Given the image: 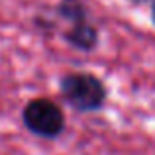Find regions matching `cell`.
Listing matches in <instances>:
<instances>
[{
  "mask_svg": "<svg viewBox=\"0 0 155 155\" xmlns=\"http://www.w3.org/2000/svg\"><path fill=\"white\" fill-rule=\"evenodd\" d=\"M61 96L77 112H96L106 102V87L92 73H69L59 83Z\"/></svg>",
  "mask_w": 155,
  "mask_h": 155,
  "instance_id": "1",
  "label": "cell"
},
{
  "mask_svg": "<svg viewBox=\"0 0 155 155\" xmlns=\"http://www.w3.org/2000/svg\"><path fill=\"white\" fill-rule=\"evenodd\" d=\"M24 126L34 136L53 140L61 136L65 130V114L61 106H57L49 98H34L24 106L22 112Z\"/></svg>",
  "mask_w": 155,
  "mask_h": 155,
  "instance_id": "2",
  "label": "cell"
},
{
  "mask_svg": "<svg viewBox=\"0 0 155 155\" xmlns=\"http://www.w3.org/2000/svg\"><path fill=\"white\" fill-rule=\"evenodd\" d=\"M63 38L69 45L79 49V51H92L98 45V30L88 20L87 22H81V24H73L65 31Z\"/></svg>",
  "mask_w": 155,
  "mask_h": 155,
  "instance_id": "3",
  "label": "cell"
},
{
  "mask_svg": "<svg viewBox=\"0 0 155 155\" xmlns=\"http://www.w3.org/2000/svg\"><path fill=\"white\" fill-rule=\"evenodd\" d=\"M57 14L59 18H63L69 26L73 24H81L88 20V10L87 4L83 0H61L57 4Z\"/></svg>",
  "mask_w": 155,
  "mask_h": 155,
  "instance_id": "4",
  "label": "cell"
},
{
  "mask_svg": "<svg viewBox=\"0 0 155 155\" xmlns=\"http://www.w3.org/2000/svg\"><path fill=\"white\" fill-rule=\"evenodd\" d=\"M151 22H153V26H155V0H153V4H151Z\"/></svg>",
  "mask_w": 155,
  "mask_h": 155,
  "instance_id": "5",
  "label": "cell"
},
{
  "mask_svg": "<svg viewBox=\"0 0 155 155\" xmlns=\"http://www.w3.org/2000/svg\"><path fill=\"white\" fill-rule=\"evenodd\" d=\"M132 4H143V2H147V0H130Z\"/></svg>",
  "mask_w": 155,
  "mask_h": 155,
  "instance_id": "6",
  "label": "cell"
}]
</instances>
